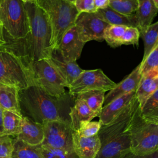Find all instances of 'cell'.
<instances>
[{"label":"cell","mask_w":158,"mask_h":158,"mask_svg":"<svg viewBox=\"0 0 158 158\" xmlns=\"http://www.w3.org/2000/svg\"><path fill=\"white\" fill-rule=\"evenodd\" d=\"M69 115L71 126L74 131L78 130L83 122H89L93 118L98 117V115L89 109L83 99L77 97L74 104L71 107Z\"/></svg>","instance_id":"obj_19"},{"label":"cell","mask_w":158,"mask_h":158,"mask_svg":"<svg viewBox=\"0 0 158 158\" xmlns=\"http://www.w3.org/2000/svg\"><path fill=\"white\" fill-rule=\"evenodd\" d=\"M142 75L140 73V64L123 80L116 84L115 86L110 89L105 95L104 106L110 103L113 100L130 92L135 91L140 82Z\"/></svg>","instance_id":"obj_13"},{"label":"cell","mask_w":158,"mask_h":158,"mask_svg":"<svg viewBox=\"0 0 158 158\" xmlns=\"http://www.w3.org/2000/svg\"><path fill=\"white\" fill-rule=\"evenodd\" d=\"M14 140L9 135H0V157L11 158Z\"/></svg>","instance_id":"obj_34"},{"label":"cell","mask_w":158,"mask_h":158,"mask_svg":"<svg viewBox=\"0 0 158 158\" xmlns=\"http://www.w3.org/2000/svg\"><path fill=\"white\" fill-rule=\"evenodd\" d=\"M123 158H158V150L151 154L142 155L135 154L130 151L127 154H126Z\"/></svg>","instance_id":"obj_36"},{"label":"cell","mask_w":158,"mask_h":158,"mask_svg":"<svg viewBox=\"0 0 158 158\" xmlns=\"http://www.w3.org/2000/svg\"><path fill=\"white\" fill-rule=\"evenodd\" d=\"M115 85L116 83L99 69L83 70L68 88L69 93L75 96L79 93L93 89H101L106 92L114 88Z\"/></svg>","instance_id":"obj_10"},{"label":"cell","mask_w":158,"mask_h":158,"mask_svg":"<svg viewBox=\"0 0 158 158\" xmlns=\"http://www.w3.org/2000/svg\"><path fill=\"white\" fill-rule=\"evenodd\" d=\"M0 83L20 89L35 85L30 67L12 54L0 50Z\"/></svg>","instance_id":"obj_7"},{"label":"cell","mask_w":158,"mask_h":158,"mask_svg":"<svg viewBox=\"0 0 158 158\" xmlns=\"http://www.w3.org/2000/svg\"><path fill=\"white\" fill-rule=\"evenodd\" d=\"M22 119L23 116L21 114L4 110L2 118L3 135L17 136L21 131Z\"/></svg>","instance_id":"obj_23"},{"label":"cell","mask_w":158,"mask_h":158,"mask_svg":"<svg viewBox=\"0 0 158 158\" xmlns=\"http://www.w3.org/2000/svg\"><path fill=\"white\" fill-rule=\"evenodd\" d=\"M68 1H70V2H74V1H75V0H68Z\"/></svg>","instance_id":"obj_42"},{"label":"cell","mask_w":158,"mask_h":158,"mask_svg":"<svg viewBox=\"0 0 158 158\" xmlns=\"http://www.w3.org/2000/svg\"><path fill=\"white\" fill-rule=\"evenodd\" d=\"M25 4L29 17L30 31L19 39L3 36L5 43L0 46V50L12 54L30 67L34 62L51 57L52 29L46 14L40 7L33 1Z\"/></svg>","instance_id":"obj_1"},{"label":"cell","mask_w":158,"mask_h":158,"mask_svg":"<svg viewBox=\"0 0 158 158\" xmlns=\"http://www.w3.org/2000/svg\"><path fill=\"white\" fill-rule=\"evenodd\" d=\"M106 91L101 89H93L79 93L75 97L83 99L95 114L99 116L104 104Z\"/></svg>","instance_id":"obj_25"},{"label":"cell","mask_w":158,"mask_h":158,"mask_svg":"<svg viewBox=\"0 0 158 158\" xmlns=\"http://www.w3.org/2000/svg\"><path fill=\"white\" fill-rule=\"evenodd\" d=\"M157 76L158 70H153L144 75H142L135 92V96L141 109L143 107L149 96L158 88V83L156 81Z\"/></svg>","instance_id":"obj_20"},{"label":"cell","mask_w":158,"mask_h":158,"mask_svg":"<svg viewBox=\"0 0 158 158\" xmlns=\"http://www.w3.org/2000/svg\"><path fill=\"white\" fill-rule=\"evenodd\" d=\"M129 131L131 152L133 154H148L158 150V123L142 117L138 100L129 125Z\"/></svg>","instance_id":"obj_5"},{"label":"cell","mask_w":158,"mask_h":158,"mask_svg":"<svg viewBox=\"0 0 158 158\" xmlns=\"http://www.w3.org/2000/svg\"><path fill=\"white\" fill-rule=\"evenodd\" d=\"M44 139L41 145L74 152L73 148V132L70 122L53 120L43 125Z\"/></svg>","instance_id":"obj_9"},{"label":"cell","mask_w":158,"mask_h":158,"mask_svg":"<svg viewBox=\"0 0 158 158\" xmlns=\"http://www.w3.org/2000/svg\"><path fill=\"white\" fill-rule=\"evenodd\" d=\"M97 15L109 25H124L127 27H136V22L135 14L125 15L121 14L109 6L95 12Z\"/></svg>","instance_id":"obj_21"},{"label":"cell","mask_w":158,"mask_h":158,"mask_svg":"<svg viewBox=\"0 0 158 158\" xmlns=\"http://www.w3.org/2000/svg\"><path fill=\"white\" fill-rule=\"evenodd\" d=\"M135 98V91L124 94L106 106H104L99 115L101 125L110 123Z\"/></svg>","instance_id":"obj_16"},{"label":"cell","mask_w":158,"mask_h":158,"mask_svg":"<svg viewBox=\"0 0 158 158\" xmlns=\"http://www.w3.org/2000/svg\"><path fill=\"white\" fill-rule=\"evenodd\" d=\"M11 158H42L41 144L30 145L15 138Z\"/></svg>","instance_id":"obj_24"},{"label":"cell","mask_w":158,"mask_h":158,"mask_svg":"<svg viewBox=\"0 0 158 158\" xmlns=\"http://www.w3.org/2000/svg\"><path fill=\"white\" fill-rule=\"evenodd\" d=\"M153 70H158V44L140 63L141 75H144Z\"/></svg>","instance_id":"obj_30"},{"label":"cell","mask_w":158,"mask_h":158,"mask_svg":"<svg viewBox=\"0 0 158 158\" xmlns=\"http://www.w3.org/2000/svg\"><path fill=\"white\" fill-rule=\"evenodd\" d=\"M141 115L146 120L154 123L158 121V88L149 96L141 109Z\"/></svg>","instance_id":"obj_26"},{"label":"cell","mask_w":158,"mask_h":158,"mask_svg":"<svg viewBox=\"0 0 158 158\" xmlns=\"http://www.w3.org/2000/svg\"><path fill=\"white\" fill-rule=\"evenodd\" d=\"M24 2H30V1H32L33 0H22Z\"/></svg>","instance_id":"obj_41"},{"label":"cell","mask_w":158,"mask_h":158,"mask_svg":"<svg viewBox=\"0 0 158 158\" xmlns=\"http://www.w3.org/2000/svg\"><path fill=\"white\" fill-rule=\"evenodd\" d=\"M141 36L144 41V54L142 59L143 60L158 44V21L150 25Z\"/></svg>","instance_id":"obj_28"},{"label":"cell","mask_w":158,"mask_h":158,"mask_svg":"<svg viewBox=\"0 0 158 158\" xmlns=\"http://www.w3.org/2000/svg\"><path fill=\"white\" fill-rule=\"evenodd\" d=\"M0 25L4 36L19 39L28 34L30 21L22 0H0Z\"/></svg>","instance_id":"obj_6"},{"label":"cell","mask_w":158,"mask_h":158,"mask_svg":"<svg viewBox=\"0 0 158 158\" xmlns=\"http://www.w3.org/2000/svg\"><path fill=\"white\" fill-rule=\"evenodd\" d=\"M73 148L78 158H95L100 150L101 142L98 134L86 137L73 131Z\"/></svg>","instance_id":"obj_14"},{"label":"cell","mask_w":158,"mask_h":158,"mask_svg":"<svg viewBox=\"0 0 158 158\" xmlns=\"http://www.w3.org/2000/svg\"><path fill=\"white\" fill-rule=\"evenodd\" d=\"M138 0H109V6L125 15H131L138 9Z\"/></svg>","instance_id":"obj_29"},{"label":"cell","mask_w":158,"mask_h":158,"mask_svg":"<svg viewBox=\"0 0 158 158\" xmlns=\"http://www.w3.org/2000/svg\"><path fill=\"white\" fill-rule=\"evenodd\" d=\"M42 158H78L74 152H67L41 144Z\"/></svg>","instance_id":"obj_31"},{"label":"cell","mask_w":158,"mask_h":158,"mask_svg":"<svg viewBox=\"0 0 158 158\" xmlns=\"http://www.w3.org/2000/svg\"><path fill=\"white\" fill-rule=\"evenodd\" d=\"M153 1H154V2H155L156 6L158 7V0H153Z\"/></svg>","instance_id":"obj_40"},{"label":"cell","mask_w":158,"mask_h":158,"mask_svg":"<svg viewBox=\"0 0 158 158\" xmlns=\"http://www.w3.org/2000/svg\"><path fill=\"white\" fill-rule=\"evenodd\" d=\"M4 43H5V41H4V36H3V30H2L1 26L0 25V46L4 44Z\"/></svg>","instance_id":"obj_39"},{"label":"cell","mask_w":158,"mask_h":158,"mask_svg":"<svg viewBox=\"0 0 158 158\" xmlns=\"http://www.w3.org/2000/svg\"><path fill=\"white\" fill-rule=\"evenodd\" d=\"M156 81H157V83H158V76L156 77Z\"/></svg>","instance_id":"obj_43"},{"label":"cell","mask_w":158,"mask_h":158,"mask_svg":"<svg viewBox=\"0 0 158 158\" xmlns=\"http://www.w3.org/2000/svg\"><path fill=\"white\" fill-rule=\"evenodd\" d=\"M3 110H4L0 107V135H3V126H2Z\"/></svg>","instance_id":"obj_38"},{"label":"cell","mask_w":158,"mask_h":158,"mask_svg":"<svg viewBox=\"0 0 158 158\" xmlns=\"http://www.w3.org/2000/svg\"><path fill=\"white\" fill-rule=\"evenodd\" d=\"M137 102L133 100L107 125H101L98 133L101 148L95 158H123L131 151L129 125Z\"/></svg>","instance_id":"obj_3"},{"label":"cell","mask_w":158,"mask_h":158,"mask_svg":"<svg viewBox=\"0 0 158 158\" xmlns=\"http://www.w3.org/2000/svg\"><path fill=\"white\" fill-rule=\"evenodd\" d=\"M35 85L48 94L59 96L65 93L66 85L48 59L34 62L30 65Z\"/></svg>","instance_id":"obj_8"},{"label":"cell","mask_w":158,"mask_h":158,"mask_svg":"<svg viewBox=\"0 0 158 158\" xmlns=\"http://www.w3.org/2000/svg\"><path fill=\"white\" fill-rule=\"evenodd\" d=\"M140 33L138 28L134 27H128L122 36V44H134L138 45L139 38Z\"/></svg>","instance_id":"obj_33"},{"label":"cell","mask_w":158,"mask_h":158,"mask_svg":"<svg viewBox=\"0 0 158 158\" xmlns=\"http://www.w3.org/2000/svg\"><path fill=\"white\" fill-rule=\"evenodd\" d=\"M101 127V123L99 121L83 122L76 131L83 136H91L98 134Z\"/></svg>","instance_id":"obj_32"},{"label":"cell","mask_w":158,"mask_h":158,"mask_svg":"<svg viewBox=\"0 0 158 158\" xmlns=\"http://www.w3.org/2000/svg\"><path fill=\"white\" fill-rule=\"evenodd\" d=\"M156 123H158V121H157V122H156Z\"/></svg>","instance_id":"obj_44"},{"label":"cell","mask_w":158,"mask_h":158,"mask_svg":"<svg viewBox=\"0 0 158 158\" xmlns=\"http://www.w3.org/2000/svg\"><path fill=\"white\" fill-rule=\"evenodd\" d=\"M75 98L69 92L59 96H52L36 85L19 91V107L22 116L42 125L53 120L70 123L69 114Z\"/></svg>","instance_id":"obj_2"},{"label":"cell","mask_w":158,"mask_h":158,"mask_svg":"<svg viewBox=\"0 0 158 158\" xmlns=\"http://www.w3.org/2000/svg\"><path fill=\"white\" fill-rule=\"evenodd\" d=\"M73 4L79 13H91L97 10L94 5V0H75Z\"/></svg>","instance_id":"obj_35"},{"label":"cell","mask_w":158,"mask_h":158,"mask_svg":"<svg viewBox=\"0 0 158 158\" xmlns=\"http://www.w3.org/2000/svg\"><path fill=\"white\" fill-rule=\"evenodd\" d=\"M16 86L0 83V107L3 110L20 113L19 91Z\"/></svg>","instance_id":"obj_22"},{"label":"cell","mask_w":158,"mask_h":158,"mask_svg":"<svg viewBox=\"0 0 158 158\" xmlns=\"http://www.w3.org/2000/svg\"><path fill=\"white\" fill-rule=\"evenodd\" d=\"M138 6L135 15L136 27L143 35L158 12V7L153 0H138Z\"/></svg>","instance_id":"obj_18"},{"label":"cell","mask_w":158,"mask_h":158,"mask_svg":"<svg viewBox=\"0 0 158 158\" xmlns=\"http://www.w3.org/2000/svg\"><path fill=\"white\" fill-rule=\"evenodd\" d=\"M127 27L124 25H109L104 32V40L111 48H114L122 45V38Z\"/></svg>","instance_id":"obj_27"},{"label":"cell","mask_w":158,"mask_h":158,"mask_svg":"<svg viewBox=\"0 0 158 158\" xmlns=\"http://www.w3.org/2000/svg\"><path fill=\"white\" fill-rule=\"evenodd\" d=\"M0 158H1V157H0Z\"/></svg>","instance_id":"obj_45"},{"label":"cell","mask_w":158,"mask_h":158,"mask_svg":"<svg viewBox=\"0 0 158 158\" xmlns=\"http://www.w3.org/2000/svg\"><path fill=\"white\" fill-rule=\"evenodd\" d=\"M46 14L52 29L51 46L53 51L57 49L61 39L72 27L79 12L74 4L68 0H33Z\"/></svg>","instance_id":"obj_4"},{"label":"cell","mask_w":158,"mask_h":158,"mask_svg":"<svg viewBox=\"0 0 158 158\" xmlns=\"http://www.w3.org/2000/svg\"><path fill=\"white\" fill-rule=\"evenodd\" d=\"M16 138L30 145H40L44 139L43 125L23 116L21 131Z\"/></svg>","instance_id":"obj_17"},{"label":"cell","mask_w":158,"mask_h":158,"mask_svg":"<svg viewBox=\"0 0 158 158\" xmlns=\"http://www.w3.org/2000/svg\"><path fill=\"white\" fill-rule=\"evenodd\" d=\"M48 59L63 79L67 88H69L83 71L76 62L64 60L55 51Z\"/></svg>","instance_id":"obj_15"},{"label":"cell","mask_w":158,"mask_h":158,"mask_svg":"<svg viewBox=\"0 0 158 158\" xmlns=\"http://www.w3.org/2000/svg\"><path fill=\"white\" fill-rule=\"evenodd\" d=\"M85 43L80 38L75 26L64 34L56 51L66 62H76L80 57Z\"/></svg>","instance_id":"obj_12"},{"label":"cell","mask_w":158,"mask_h":158,"mask_svg":"<svg viewBox=\"0 0 158 158\" xmlns=\"http://www.w3.org/2000/svg\"><path fill=\"white\" fill-rule=\"evenodd\" d=\"M96 12H80L77 15L74 26L80 38L85 43L96 40H104V32L109 25Z\"/></svg>","instance_id":"obj_11"},{"label":"cell","mask_w":158,"mask_h":158,"mask_svg":"<svg viewBox=\"0 0 158 158\" xmlns=\"http://www.w3.org/2000/svg\"><path fill=\"white\" fill-rule=\"evenodd\" d=\"M109 0H94V5L96 10L104 9L109 6Z\"/></svg>","instance_id":"obj_37"}]
</instances>
